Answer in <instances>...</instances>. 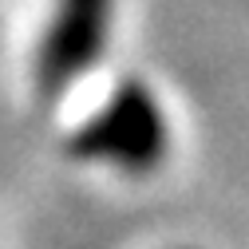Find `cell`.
<instances>
[{
    "label": "cell",
    "mask_w": 249,
    "mask_h": 249,
    "mask_svg": "<svg viewBox=\"0 0 249 249\" xmlns=\"http://www.w3.org/2000/svg\"><path fill=\"white\" fill-rule=\"evenodd\" d=\"M68 154L79 162H103L119 174L142 178L170 154V123L162 103L142 79H123L107 103L68 135Z\"/></svg>",
    "instance_id": "cell-1"
},
{
    "label": "cell",
    "mask_w": 249,
    "mask_h": 249,
    "mask_svg": "<svg viewBox=\"0 0 249 249\" xmlns=\"http://www.w3.org/2000/svg\"><path fill=\"white\" fill-rule=\"evenodd\" d=\"M115 24V0H52V16L36 48L32 83L44 99H55L103 59Z\"/></svg>",
    "instance_id": "cell-2"
}]
</instances>
